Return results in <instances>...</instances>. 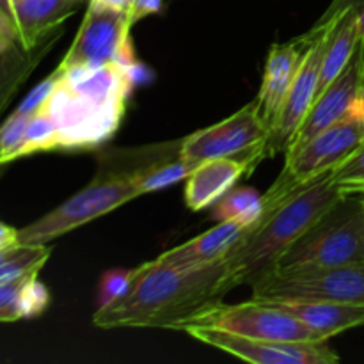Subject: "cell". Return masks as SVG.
<instances>
[{
	"label": "cell",
	"instance_id": "6da1fadb",
	"mask_svg": "<svg viewBox=\"0 0 364 364\" xmlns=\"http://www.w3.org/2000/svg\"><path fill=\"white\" fill-rule=\"evenodd\" d=\"M228 294L226 258L201 269H176L153 259L135 267L119 297L102 304L92 323L102 329L148 327L185 331Z\"/></svg>",
	"mask_w": 364,
	"mask_h": 364
},
{
	"label": "cell",
	"instance_id": "7a4b0ae2",
	"mask_svg": "<svg viewBox=\"0 0 364 364\" xmlns=\"http://www.w3.org/2000/svg\"><path fill=\"white\" fill-rule=\"evenodd\" d=\"M134 64L63 68V78L46 103L63 139V149L89 148L109 137L123 119L127 96L135 82Z\"/></svg>",
	"mask_w": 364,
	"mask_h": 364
},
{
	"label": "cell",
	"instance_id": "3957f363",
	"mask_svg": "<svg viewBox=\"0 0 364 364\" xmlns=\"http://www.w3.org/2000/svg\"><path fill=\"white\" fill-rule=\"evenodd\" d=\"M345 194L331 174L294 192L272 210L226 256V288L252 284L276 270L277 259Z\"/></svg>",
	"mask_w": 364,
	"mask_h": 364
},
{
	"label": "cell",
	"instance_id": "277c9868",
	"mask_svg": "<svg viewBox=\"0 0 364 364\" xmlns=\"http://www.w3.org/2000/svg\"><path fill=\"white\" fill-rule=\"evenodd\" d=\"M359 262H364V196L347 194L281 255L274 272Z\"/></svg>",
	"mask_w": 364,
	"mask_h": 364
},
{
	"label": "cell",
	"instance_id": "5b68a950",
	"mask_svg": "<svg viewBox=\"0 0 364 364\" xmlns=\"http://www.w3.org/2000/svg\"><path fill=\"white\" fill-rule=\"evenodd\" d=\"M364 141L363 102L333 127L318 132L297 153L284 156L283 173L263 194L265 212L284 198L308 187L318 178L333 174Z\"/></svg>",
	"mask_w": 364,
	"mask_h": 364
},
{
	"label": "cell",
	"instance_id": "8992f818",
	"mask_svg": "<svg viewBox=\"0 0 364 364\" xmlns=\"http://www.w3.org/2000/svg\"><path fill=\"white\" fill-rule=\"evenodd\" d=\"M139 196L135 178L100 173L87 187L71 196L55 210L18 230V244L45 245L105 213L114 212Z\"/></svg>",
	"mask_w": 364,
	"mask_h": 364
},
{
	"label": "cell",
	"instance_id": "52a82bcc",
	"mask_svg": "<svg viewBox=\"0 0 364 364\" xmlns=\"http://www.w3.org/2000/svg\"><path fill=\"white\" fill-rule=\"evenodd\" d=\"M262 301H333L364 304V262L272 272L251 284Z\"/></svg>",
	"mask_w": 364,
	"mask_h": 364
},
{
	"label": "cell",
	"instance_id": "ba28073f",
	"mask_svg": "<svg viewBox=\"0 0 364 364\" xmlns=\"http://www.w3.org/2000/svg\"><path fill=\"white\" fill-rule=\"evenodd\" d=\"M269 130L259 119L252 100L233 116L220 123L194 132L181 139L180 153L183 159L199 164L213 159H231L245 164L249 171L267 159Z\"/></svg>",
	"mask_w": 364,
	"mask_h": 364
},
{
	"label": "cell",
	"instance_id": "9c48e42d",
	"mask_svg": "<svg viewBox=\"0 0 364 364\" xmlns=\"http://www.w3.org/2000/svg\"><path fill=\"white\" fill-rule=\"evenodd\" d=\"M130 9L105 0H91L84 21L60 60L63 68H100L105 64H134L130 45Z\"/></svg>",
	"mask_w": 364,
	"mask_h": 364
},
{
	"label": "cell",
	"instance_id": "30bf717a",
	"mask_svg": "<svg viewBox=\"0 0 364 364\" xmlns=\"http://www.w3.org/2000/svg\"><path fill=\"white\" fill-rule=\"evenodd\" d=\"M192 326H213L245 338L284 343H326L322 336L297 316L272 301L251 299L240 304L219 302L203 313ZM187 329V327H185Z\"/></svg>",
	"mask_w": 364,
	"mask_h": 364
},
{
	"label": "cell",
	"instance_id": "8fae6325",
	"mask_svg": "<svg viewBox=\"0 0 364 364\" xmlns=\"http://www.w3.org/2000/svg\"><path fill=\"white\" fill-rule=\"evenodd\" d=\"M185 333L210 347L256 364H336L340 361V355L326 343L255 340L213 326H188Z\"/></svg>",
	"mask_w": 364,
	"mask_h": 364
},
{
	"label": "cell",
	"instance_id": "7c38bea8",
	"mask_svg": "<svg viewBox=\"0 0 364 364\" xmlns=\"http://www.w3.org/2000/svg\"><path fill=\"white\" fill-rule=\"evenodd\" d=\"M364 89V34L345 70L320 92L309 107L301 127L288 144L284 156L297 153L318 132L333 127L363 102Z\"/></svg>",
	"mask_w": 364,
	"mask_h": 364
},
{
	"label": "cell",
	"instance_id": "4fadbf2b",
	"mask_svg": "<svg viewBox=\"0 0 364 364\" xmlns=\"http://www.w3.org/2000/svg\"><path fill=\"white\" fill-rule=\"evenodd\" d=\"M334 23H336V20L329 21L323 27L313 25V28H316V36L313 39L311 46H309L308 53H306L304 60H302L301 70H299L297 77H295L294 84H291L290 92H288L287 100H284L276 127L269 134L267 156H274L277 153L287 151L291 137L295 135L297 128L301 127L309 107L315 102L316 91H318L320 66H322L327 39H329Z\"/></svg>",
	"mask_w": 364,
	"mask_h": 364
},
{
	"label": "cell",
	"instance_id": "5bb4252c",
	"mask_svg": "<svg viewBox=\"0 0 364 364\" xmlns=\"http://www.w3.org/2000/svg\"><path fill=\"white\" fill-rule=\"evenodd\" d=\"M316 36V28H309L306 34L290 41L274 43L267 53L263 68L262 85L255 98L259 119L265 124L269 134L276 127L283 103L290 92L291 84L297 77L301 64Z\"/></svg>",
	"mask_w": 364,
	"mask_h": 364
},
{
	"label": "cell",
	"instance_id": "9a60e30c",
	"mask_svg": "<svg viewBox=\"0 0 364 364\" xmlns=\"http://www.w3.org/2000/svg\"><path fill=\"white\" fill-rule=\"evenodd\" d=\"M25 50H34L77 11L80 0H0Z\"/></svg>",
	"mask_w": 364,
	"mask_h": 364
},
{
	"label": "cell",
	"instance_id": "2e32d148",
	"mask_svg": "<svg viewBox=\"0 0 364 364\" xmlns=\"http://www.w3.org/2000/svg\"><path fill=\"white\" fill-rule=\"evenodd\" d=\"M255 228L244 226L235 220H223L212 230L205 231L199 237L169 249L156 256V259L176 269H201L219 263L231 252V249Z\"/></svg>",
	"mask_w": 364,
	"mask_h": 364
},
{
	"label": "cell",
	"instance_id": "e0dca14e",
	"mask_svg": "<svg viewBox=\"0 0 364 364\" xmlns=\"http://www.w3.org/2000/svg\"><path fill=\"white\" fill-rule=\"evenodd\" d=\"M245 164L231 159H213L199 162L187 178L185 203L192 212H201L219 201L226 192L235 187L244 174H249Z\"/></svg>",
	"mask_w": 364,
	"mask_h": 364
},
{
	"label": "cell",
	"instance_id": "ac0fdd59",
	"mask_svg": "<svg viewBox=\"0 0 364 364\" xmlns=\"http://www.w3.org/2000/svg\"><path fill=\"white\" fill-rule=\"evenodd\" d=\"M281 309L297 316L323 340L364 326V304L333 301H272Z\"/></svg>",
	"mask_w": 364,
	"mask_h": 364
},
{
	"label": "cell",
	"instance_id": "d6986e66",
	"mask_svg": "<svg viewBox=\"0 0 364 364\" xmlns=\"http://www.w3.org/2000/svg\"><path fill=\"white\" fill-rule=\"evenodd\" d=\"M60 34L63 31L59 28L34 50H25L23 46H20V43L0 50V112L9 105L18 89L31 77L43 57L52 50Z\"/></svg>",
	"mask_w": 364,
	"mask_h": 364
},
{
	"label": "cell",
	"instance_id": "ffe728a7",
	"mask_svg": "<svg viewBox=\"0 0 364 364\" xmlns=\"http://www.w3.org/2000/svg\"><path fill=\"white\" fill-rule=\"evenodd\" d=\"M361 20L358 11H348L343 16L338 18L327 39L326 53H323L322 66H320L318 91L316 96L345 70L350 57L354 55L355 46L363 38Z\"/></svg>",
	"mask_w": 364,
	"mask_h": 364
},
{
	"label": "cell",
	"instance_id": "44dd1931",
	"mask_svg": "<svg viewBox=\"0 0 364 364\" xmlns=\"http://www.w3.org/2000/svg\"><path fill=\"white\" fill-rule=\"evenodd\" d=\"M265 213L263 198L249 187L235 188L226 192L217 203H213L212 217L217 223L223 220H235L244 226H252L258 220H262Z\"/></svg>",
	"mask_w": 364,
	"mask_h": 364
},
{
	"label": "cell",
	"instance_id": "7402d4cb",
	"mask_svg": "<svg viewBox=\"0 0 364 364\" xmlns=\"http://www.w3.org/2000/svg\"><path fill=\"white\" fill-rule=\"evenodd\" d=\"M55 149H63L60 132L57 128L53 117L43 109L39 112H36L34 116H31V119H28L27 128H25L23 141H21L20 148L16 151V160L28 155H34V153L55 151Z\"/></svg>",
	"mask_w": 364,
	"mask_h": 364
},
{
	"label": "cell",
	"instance_id": "603a6c76",
	"mask_svg": "<svg viewBox=\"0 0 364 364\" xmlns=\"http://www.w3.org/2000/svg\"><path fill=\"white\" fill-rule=\"evenodd\" d=\"M199 164L187 160L180 155L173 156V159H167L164 162H160L159 166L151 167L146 173L139 174L135 178L137 181L139 194H149V192L162 191V188L169 187V185L178 183L181 180H187L192 174V171L198 167Z\"/></svg>",
	"mask_w": 364,
	"mask_h": 364
},
{
	"label": "cell",
	"instance_id": "cb8c5ba5",
	"mask_svg": "<svg viewBox=\"0 0 364 364\" xmlns=\"http://www.w3.org/2000/svg\"><path fill=\"white\" fill-rule=\"evenodd\" d=\"M52 249L48 245H23L14 258L0 265V284L11 283L20 277L39 274V270L48 262Z\"/></svg>",
	"mask_w": 364,
	"mask_h": 364
},
{
	"label": "cell",
	"instance_id": "d4e9b609",
	"mask_svg": "<svg viewBox=\"0 0 364 364\" xmlns=\"http://www.w3.org/2000/svg\"><path fill=\"white\" fill-rule=\"evenodd\" d=\"M334 183L341 187L345 194H358L364 187V141L358 149L331 174Z\"/></svg>",
	"mask_w": 364,
	"mask_h": 364
},
{
	"label": "cell",
	"instance_id": "484cf974",
	"mask_svg": "<svg viewBox=\"0 0 364 364\" xmlns=\"http://www.w3.org/2000/svg\"><path fill=\"white\" fill-rule=\"evenodd\" d=\"M60 78H63V70H60V68H57L55 71H52V73H50L48 77L41 82V84L36 85V87L32 89V91L28 92L23 100H21V103L18 105V109H16L18 112L27 114V116H34L36 112H39V110L45 109L46 103L50 102V98L53 96V92H55L57 87H59Z\"/></svg>",
	"mask_w": 364,
	"mask_h": 364
},
{
	"label": "cell",
	"instance_id": "4316f807",
	"mask_svg": "<svg viewBox=\"0 0 364 364\" xmlns=\"http://www.w3.org/2000/svg\"><path fill=\"white\" fill-rule=\"evenodd\" d=\"M32 276H38V274H31V276L20 277L11 283L0 284V323L21 320V291H23L25 283Z\"/></svg>",
	"mask_w": 364,
	"mask_h": 364
},
{
	"label": "cell",
	"instance_id": "83f0119b",
	"mask_svg": "<svg viewBox=\"0 0 364 364\" xmlns=\"http://www.w3.org/2000/svg\"><path fill=\"white\" fill-rule=\"evenodd\" d=\"M50 304V294L45 284L32 276L21 291V318H34L41 315Z\"/></svg>",
	"mask_w": 364,
	"mask_h": 364
},
{
	"label": "cell",
	"instance_id": "f1b7e54d",
	"mask_svg": "<svg viewBox=\"0 0 364 364\" xmlns=\"http://www.w3.org/2000/svg\"><path fill=\"white\" fill-rule=\"evenodd\" d=\"M132 276H134V269L124 270V269H116L107 272L102 277V283H100L98 294H100V306L107 304L112 299L119 297L124 290L130 284Z\"/></svg>",
	"mask_w": 364,
	"mask_h": 364
},
{
	"label": "cell",
	"instance_id": "f546056e",
	"mask_svg": "<svg viewBox=\"0 0 364 364\" xmlns=\"http://www.w3.org/2000/svg\"><path fill=\"white\" fill-rule=\"evenodd\" d=\"M363 9L364 0H333V2L329 4V7L323 11L322 16L316 20L315 25L316 27H323V25H327L329 21L341 18L345 13H348V11H358V13H361Z\"/></svg>",
	"mask_w": 364,
	"mask_h": 364
},
{
	"label": "cell",
	"instance_id": "4dcf8cb0",
	"mask_svg": "<svg viewBox=\"0 0 364 364\" xmlns=\"http://www.w3.org/2000/svg\"><path fill=\"white\" fill-rule=\"evenodd\" d=\"M162 4L164 0H135V2L132 4L130 9L132 23H137L142 18L159 13V11L162 9Z\"/></svg>",
	"mask_w": 364,
	"mask_h": 364
},
{
	"label": "cell",
	"instance_id": "1f68e13d",
	"mask_svg": "<svg viewBox=\"0 0 364 364\" xmlns=\"http://www.w3.org/2000/svg\"><path fill=\"white\" fill-rule=\"evenodd\" d=\"M16 41V32H14L13 23H11L9 16L4 11L2 4H0V50L7 48V46L14 45Z\"/></svg>",
	"mask_w": 364,
	"mask_h": 364
},
{
	"label": "cell",
	"instance_id": "d6a6232c",
	"mask_svg": "<svg viewBox=\"0 0 364 364\" xmlns=\"http://www.w3.org/2000/svg\"><path fill=\"white\" fill-rule=\"evenodd\" d=\"M18 244V230L0 223V249Z\"/></svg>",
	"mask_w": 364,
	"mask_h": 364
},
{
	"label": "cell",
	"instance_id": "836d02e7",
	"mask_svg": "<svg viewBox=\"0 0 364 364\" xmlns=\"http://www.w3.org/2000/svg\"><path fill=\"white\" fill-rule=\"evenodd\" d=\"M21 249H23V244H14V245H9V247L0 249V265H2V263H6L7 259L14 258V256H16Z\"/></svg>",
	"mask_w": 364,
	"mask_h": 364
},
{
	"label": "cell",
	"instance_id": "e575fe53",
	"mask_svg": "<svg viewBox=\"0 0 364 364\" xmlns=\"http://www.w3.org/2000/svg\"><path fill=\"white\" fill-rule=\"evenodd\" d=\"M359 20H361V27H363V32H364V9L359 13Z\"/></svg>",
	"mask_w": 364,
	"mask_h": 364
},
{
	"label": "cell",
	"instance_id": "d590c367",
	"mask_svg": "<svg viewBox=\"0 0 364 364\" xmlns=\"http://www.w3.org/2000/svg\"><path fill=\"white\" fill-rule=\"evenodd\" d=\"M358 194H364V187L359 188V191H358Z\"/></svg>",
	"mask_w": 364,
	"mask_h": 364
},
{
	"label": "cell",
	"instance_id": "8d00e7d4",
	"mask_svg": "<svg viewBox=\"0 0 364 364\" xmlns=\"http://www.w3.org/2000/svg\"><path fill=\"white\" fill-rule=\"evenodd\" d=\"M128 2H130V9H132V4H134V2H135V0H128Z\"/></svg>",
	"mask_w": 364,
	"mask_h": 364
},
{
	"label": "cell",
	"instance_id": "74e56055",
	"mask_svg": "<svg viewBox=\"0 0 364 364\" xmlns=\"http://www.w3.org/2000/svg\"><path fill=\"white\" fill-rule=\"evenodd\" d=\"M363 109H364V89H363Z\"/></svg>",
	"mask_w": 364,
	"mask_h": 364
},
{
	"label": "cell",
	"instance_id": "f35d334b",
	"mask_svg": "<svg viewBox=\"0 0 364 364\" xmlns=\"http://www.w3.org/2000/svg\"><path fill=\"white\" fill-rule=\"evenodd\" d=\"M2 171H4V169H0V174H2Z\"/></svg>",
	"mask_w": 364,
	"mask_h": 364
},
{
	"label": "cell",
	"instance_id": "ab89813d",
	"mask_svg": "<svg viewBox=\"0 0 364 364\" xmlns=\"http://www.w3.org/2000/svg\"><path fill=\"white\" fill-rule=\"evenodd\" d=\"M363 196H364V194H363Z\"/></svg>",
	"mask_w": 364,
	"mask_h": 364
}]
</instances>
